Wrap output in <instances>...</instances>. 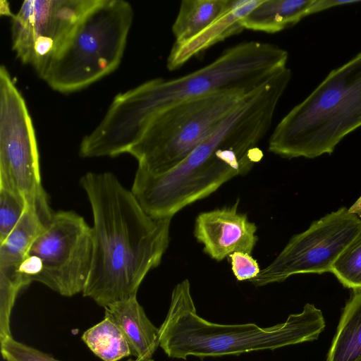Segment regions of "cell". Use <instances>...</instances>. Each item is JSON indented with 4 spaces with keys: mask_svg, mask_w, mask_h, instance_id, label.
<instances>
[{
    "mask_svg": "<svg viewBox=\"0 0 361 361\" xmlns=\"http://www.w3.org/2000/svg\"><path fill=\"white\" fill-rule=\"evenodd\" d=\"M104 318L114 323L126 338L131 355L150 359L159 346V328L146 315L137 296L104 307Z\"/></svg>",
    "mask_w": 361,
    "mask_h": 361,
    "instance_id": "obj_15",
    "label": "cell"
},
{
    "mask_svg": "<svg viewBox=\"0 0 361 361\" xmlns=\"http://www.w3.org/2000/svg\"><path fill=\"white\" fill-rule=\"evenodd\" d=\"M0 185L21 194L28 204L47 195L32 119L5 66L0 67Z\"/></svg>",
    "mask_w": 361,
    "mask_h": 361,
    "instance_id": "obj_10",
    "label": "cell"
},
{
    "mask_svg": "<svg viewBox=\"0 0 361 361\" xmlns=\"http://www.w3.org/2000/svg\"><path fill=\"white\" fill-rule=\"evenodd\" d=\"M331 273L345 287L361 288V232L338 257Z\"/></svg>",
    "mask_w": 361,
    "mask_h": 361,
    "instance_id": "obj_19",
    "label": "cell"
},
{
    "mask_svg": "<svg viewBox=\"0 0 361 361\" xmlns=\"http://www.w3.org/2000/svg\"><path fill=\"white\" fill-rule=\"evenodd\" d=\"M322 311L307 303L301 312L269 327L253 323L220 324L197 314L188 279L173 289L166 316L159 327V346L171 358L186 360L238 355L312 341L324 331Z\"/></svg>",
    "mask_w": 361,
    "mask_h": 361,
    "instance_id": "obj_3",
    "label": "cell"
},
{
    "mask_svg": "<svg viewBox=\"0 0 361 361\" xmlns=\"http://www.w3.org/2000/svg\"><path fill=\"white\" fill-rule=\"evenodd\" d=\"M326 361H361V288L345 304Z\"/></svg>",
    "mask_w": 361,
    "mask_h": 361,
    "instance_id": "obj_16",
    "label": "cell"
},
{
    "mask_svg": "<svg viewBox=\"0 0 361 361\" xmlns=\"http://www.w3.org/2000/svg\"><path fill=\"white\" fill-rule=\"evenodd\" d=\"M0 350L6 361H62L16 341L12 336L0 340Z\"/></svg>",
    "mask_w": 361,
    "mask_h": 361,
    "instance_id": "obj_21",
    "label": "cell"
},
{
    "mask_svg": "<svg viewBox=\"0 0 361 361\" xmlns=\"http://www.w3.org/2000/svg\"><path fill=\"white\" fill-rule=\"evenodd\" d=\"M101 0H25L11 17L12 49L42 78L82 18Z\"/></svg>",
    "mask_w": 361,
    "mask_h": 361,
    "instance_id": "obj_9",
    "label": "cell"
},
{
    "mask_svg": "<svg viewBox=\"0 0 361 361\" xmlns=\"http://www.w3.org/2000/svg\"><path fill=\"white\" fill-rule=\"evenodd\" d=\"M360 232L361 219L342 207L293 236L274 261L250 282L259 287L295 274L331 272L338 257Z\"/></svg>",
    "mask_w": 361,
    "mask_h": 361,
    "instance_id": "obj_11",
    "label": "cell"
},
{
    "mask_svg": "<svg viewBox=\"0 0 361 361\" xmlns=\"http://www.w3.org/2000/svg\"><path fill=\"white\" fill-rule=\"evenodd\" d=\"M255 92H216L163 109L149 119L128 153L137 160V168L142 170L154 175L167 172L182 162Z\"/></svg>",
    "mask_w": 361,
    "mask_h": 361,
    "instance_id": "obj_7",
    "label": "cell"
},
{
    "mask_svg": "<svg viewBox=\"0 0 361 361\" xmlns=\"http://www.w3.org/2000/svg\"><path fill=\"white\" fill-rule=\"evenodd\" d=\"M92 231L72 211L54 212L31 244L19 272L28 286L37 281L59 294L82 293L92 262Z\"/></svg>",
    "mask_w": 361,
    "mask_h": 361,
    "instance_id": "obj_8",
    "label": "cell"
},
{
    "mask_svg": "<svg viewBox=\"0 0 361 361\" xmlns=\"http://www.w3.org/2000/svg\"><path fill=\"white\" fill-rule=\"evenodd\" d=\"M361 127V51L332 70L276 125L269 150L286 158L331 154Z\"/></svg>",
    "mask_w": 361,
    "mask_h": 361,
    "instance_id": "obj_5",
    "label": "cell"
},
{
    "mask_svg": "<svg viewBox=\"0 0 361 361\" xmlns=\"http://www.w3.org/2000/svg\"><path fill=\"white\" fill-rule=\"evenodd\" d=\"M349 211L355 214L361 219V196L358 200L349 208Z\"/></svg>",
    "mask_w": 361,
    "mask_h": 361,
    "instance_id": "obj_23",
    "label": "cell"
},
{
    "mask_svg": "<svg viewBox=\"0 0 361 361\" xmlns=\"http://www.w3.org/2000/svg\"><path fill=\"white\" fill-rule=\"evenodd\" d=\"M80 183L93 216L92 262L82 293L104 308L137 296L169 246L172 218L149 215L110 172L87 173Z\"/></svg>",
    "mask_w": 361,
    "mask_h": 361,
    "instance_id": "obj_2",
    "label": "cell"
},
{
    "mask_svg": "<svg viewBox=\"0 0 361 361\" xmlns=\"http://www.w3.org/2000/svg\"><path fill=\"white\" fill-rule=\"evenodd\" d=\"M291 77L282 71L250 94L173 169L154 175L137 168L130 190L142 208L155 218H172L250 171L263 157L258 145Z\"/></svg>",
    "mask_w": 361,
    "mask_h": 361,
    "instance_id": "obj_1",
    "label": "cell"
},
{
    "mask_svg": "<svg viewBox=\"0 0 361 361\" xmlns=\"http://www.w3.org/2000/svg\"><path fill=\"white\" fill-rule=\"evenodd\" d=\"M232 271L238 281H251L256 278L261 269L258 262L251 255L235 252L228 256Z\"/></svg>",
    "mask_w": 361,
    "mask_h": 361,
    "instance_id": "obj_22",
    "label": "cell"
},
{
    "mask_svg": "<svg viewBox=\"0 0 361 361\" xmlns=\"http://www.w3.org/2000/svg\"><path fill=\"white\" fill-rule=\"evenodd\" d=\"M27 206L24 196L0 185V243L16 226Z\"/></svg>",
    "mask_w": 361,
    "mask_h": 361,
    "instance_id": "obj_20",
    "label": "cell"
},
{
    "mask_svg": "<svg viewBox=\"0 0 361 361\" xmlns=\"http://www.w3.org/2000/svg\"><path fill=\"white\" fill-rule=\"evenodd\" d=\"M238 203L202 212L195 219L194 235L213 259L221 261L235 252L251 255L258 240L257 226L238 212Z\"/></svg>",
    "mask_w": 361,
    "mask_h": 361,
    "instance_id": "obj_12",
    "label": "cell"
},
{
    "mask_svg": "<svg viewBox=\"0 0 361 361\" xmlns=\"http://www.w3.org/2000/svg\"><path fill=\"white\" fill-rule=\"evenodd\" d=\"M126 361H154L152 358L150 359H128Z\"/></svg>",
    "mask_w": 361,
    "mask_h": 361,
    "instance_id": "obj_24",
    "label": "cell"
},
{
    "mask_svg": "<svg viewBox=\"0 0 361 361\" xmlns=\"http://www.w3.org/2000/svg\"><path fill=\"white\" fill-rule=\"evenodd\" d=\"M228 0H183L172 25L175 44H184L195 37L227 8Z\"/></svg>",
    "mask_w": 361,
    "mask_h": 361,
    "instance_id": "obj_17",
    "label": "cell"
},
{
    "mask_svg": "<svg viewBox=\"0 0 361 361\" xmlns=\"http://www.w3.org/2000/svg\"><path fill=\"white\" fill-rule=\"evenodd\" d=\"M358 0H262L241 20L244 29L276 33L305 17L329 8L360 3Z\"/></svg>",
    "mask_w": 361,
    "mask_h": 361,
    "instance_id": "obj_13",
    "label": "cell"
},
{
    "mask_svg": "<svg viewBox=\"0 0 361 361\" xmlns=\"http://www.w3.org/2000/svg\"><path fill=\"white\" fill-rule=\"evenodd\" d=\"M288 52L278 45L247 41L224 50L207 66L183 76L154 78L128 90L127 110L139 125L172 104L207 94L251 93L287 67Z\"/></svg>",
    "mask_w": 361,
    "mask_h": 361,
    "instance_id": "obj_4",
    "label": "cell"
},
{
    "mask_svg": "<svg viewBox=\"0 0 361 361\" xmlns=\"http://www.w3.org/2000/svg\"><path fill=\"white\" fill-rule=\"evenodd\" d=\"M82 341L103 361H119L131 355L129 345L118 326L106 318L89 328Z\"/></svg>",
    "mask_w": 361,
    "mask_h": 361,
    "instance_id": "obj_18",
    "label": "cell"
},
{
    "mask_svg": "<svg viewBox=\"0 0 361 361\" xmlns=\"http://www.w3.org/2000/svg\"><path fill=\"white\" fill-rule=\"evenodd\" d=\"M262 0H228L225 11L195 37L182 44H173L166 59V67L174 71L195 55L226 38L240 33L244 28L241 20Z\"/></svg>",
    "mask_w": 361,
    "mask_h": 361,
    "instance_id": "obj_14",
    "label": "cell"
},
{
    "mask_svg": "<svg viewBox=\"0 0 361 361\" xmlns=\"http://www.w3.org/2000/svg\"><path fill=\"white\" fill-rule=\"evenodd\" d=\"M133 18L123 0H101L80 21L43 79L61 93L80 90L114 71L123 56Z\"/></svg>",
    "mask_w": 361,
    "mask_h": 361,
    "instance_id": "obj_6",
    "label": "cell"
}]
</instances>
